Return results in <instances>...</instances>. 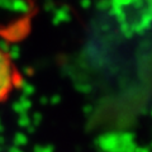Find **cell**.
Masks as SVG:
<instances>
[{"label":"cell","mask_w":152,"mask_h":152,"mask_svg":"<svg viewBox=\"0 0 152 152\" xmlns=\"http://www.w3.org/2000/svg\"><path fill=\"white\" fill-rule=\"evenodd\" d=\"M19 74L12 57L0 47V103L7 100L18 86Z\"/></svg>","instance_id":"1"}]
</instances>
